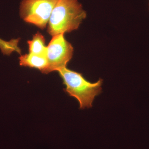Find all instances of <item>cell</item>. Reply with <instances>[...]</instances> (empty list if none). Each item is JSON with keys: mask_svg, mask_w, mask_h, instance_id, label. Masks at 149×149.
Masks as SVG:
<instances>
[{"mask_svg": "<svg viewBox=\"0 0 149 149\" xmlns=\"http://www.w3.org/2000/svg\"><path fill=\"white\" fill-rule=\"evenodd\" d=\"M87 13L78 0H58L52 12L48 32L52 36L78 29Z\"/></svg>", "mask_w": 149, "mask_h": 149, "instance_id": "6da1fadb", "label": "cell"}, {"mask_svg": "<svg viewBox=\"0 0 149 149\" xmlns=\"http://www.w3.org/2000/svg\"><path fill=\"white\" fill-rule=\"evenodd\" d=\"M58 71L65 86L64 91L78 101L80 109L92 107L95 98L101 93L102 79L91 83L85 79L81 73L66 67Z\"/></svg>", "mask_w": 149, "mask_h": 149, "instance_id": "7a4b0ae2", "label": "cell"}, {"mask_svg": "<svg viewBox=\"0 0 149 149\" xmlns=\"http://www.w3.org/2000/svg\"><path fill=\"white\" fill-rule=\"evenodd\" d=\"M58 1L22 0L19 7V15L27 23L45 29Z\"/></svg>", "mask_w": 149, "mask_h": 149, "instance_id": "3957f363", "label": "cell"}, {"mask_svg": "<svg viewBox=\"0 0 149 149\" xmlns=\"http://www.w3.org/2000/svg\"><path fill=\"white\" fill-rule=\"evenodd\" d=\"M64 34L53 36L47 49L48 67L47 74L66 67L72 58L73 48L65 38Z\"/></svg>", "mask_w": 149, "mask_h": 149, "instance_id": "277c9868", "label": "cell"}, {"mask_svg": "<svg viewBox=\"0 0 149 149\" xmlns=\"http://www.w3.org/2000/svg\"><path fill=\"white\" fill-rule=\"evenodd\" d=\"M20 66L36 68L43 73L47 74L48 67L47 53L36 55L31 53L25 54L19 57Z\"/></svg>", "mask_w": 149, "mask_h": 149, "instance_id": "5b68a950", "label": "cell"}, {"mask_svg": "<svg viewBox=\"0 0 149 149\" xmlns=\"http://www.w3.org/2000/svg\"><path fill=\"white\" fill-rule=\"evenodd\" d=\"M45 43V39L44 36L40 32H37L33 36L32 40L27 42L29 53L36 55L47 53V49Z\"/></svg>", "mask_w": 149, "mask_h": 149, "instance_id": "8992f818", "label": "cell"}, {"mask_svg": "<svg viewBox=\"0 0 149 149\" xmlns=\"http://www.w3.org/2000/svg\"><path fill=\"white\" fill-rule=\"evenodd\" d=\"M19 39H13L8 42L0 39V49L4 55H9L13 52L20 54L21 50L18 47Z\"/></svg>", "mask_w": 149, "mask_h": 149, "instance_id": "52a82bcc", "label": "cell"}, {"mask_svg": "<svg viewBox=\"0 0 149 149\" xmlns=\"http://www.w3.org/2000/svg\"></svg>", "mask_w": 149, "mask_h": 149, "instance_id": "ba28073f", "label": "cell"}]
</instances>
